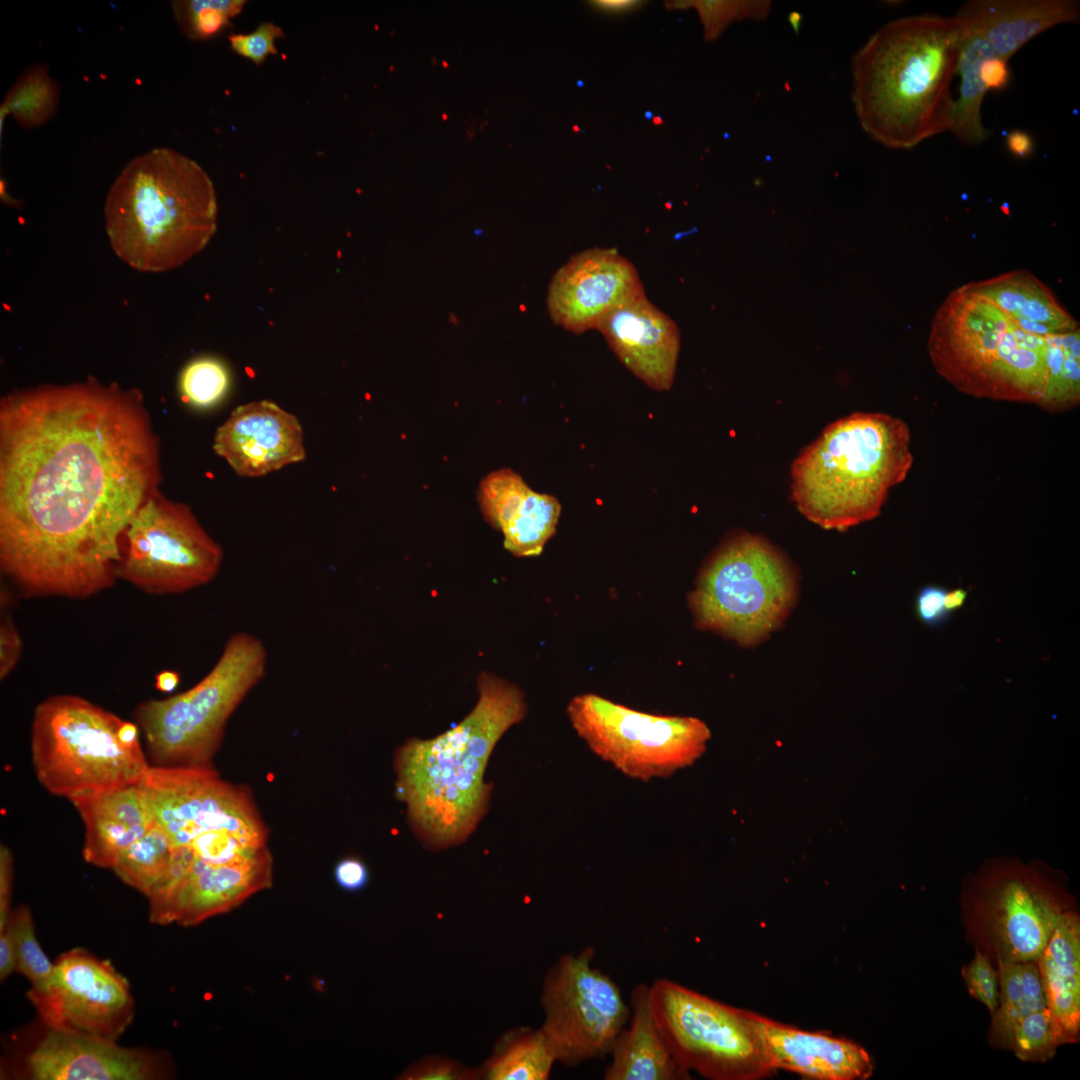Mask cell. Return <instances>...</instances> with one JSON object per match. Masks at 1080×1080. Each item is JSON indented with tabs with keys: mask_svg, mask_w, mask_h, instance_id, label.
I'll list each match as a JSON object with an SVG mask.
<instances>
[{
	"mask_svg": "<svg viewBox=\"0 0 1080 1080\" xmlns=\"http://www.w3.org/2000/svg\"><path fill=\"white\" fill-rule=\"evenodd\" d=\"M796 587L785 556L765 539L744 533L715 552L689 601L699 627L753 646L783 623Z\"/></svg>",
	"mask_w": 1080,
	"mask_h": 1080,
	"instance_id": "9",
	"label": "cell"
},
{
	"mask_svg": "<svg viewBox=\"0 0 1080 1080\" xmlns=\"http://www.w3.org/2000/svg\"><path fill=\"white\" fill-rule=\"evenodd\" d=\"M27 1062L38 1080H147L160 1072L151 1053L57 1029L48 1030Z\"/></svg>",
	"mask_w": 1080,
	"mask_h": 1080,
	"instance_id": "19",
	"label": "cell"
},
{
	"mask_svg": "<svg viewBox=\"0 0 1080 1080\" xmlns=\"http://www.w3.org/2000/svg\"><path fill=\"white\" fill-rule=\"evenodd\" d=\"M573 131H575V132H582V131L580 130V128L578 127V125H574V126H573Z\"/></svg>",
	"mask_w": 1080,
	"mask_h": 1080,
	"instance_id": "56",
	"label": "cell"
},
{
	"mask_svg": "<svg viewBox=\"0 0 1080 1080\" xmlns=\"http://www.w3.org/2000/svg\"><path fill=\"white\" fill-rule=\"evenodd\" d=\"M555 1056L540 1028L515 1027L496 1042L481 1067L487 1080H546Z\"/></svg>",
	"mask_w": 1080,
	"mask_h": 1080,
	"instance_id": "30",
	"label": "cell"
},
{
	"mask_svg": "<svg viewBox=\"0 0 1080 1080\" xmlns=\"http://www.w3.org/2000/svg\"><path fill=\"white\" fill-rule=\"evenodd\" d=\"M334 879L343 890L358 892L367 886L370 873L364 861L357 857H346L336 864Z\"/></svg>",
	"mask_w": 1080,
	"mask_h": 1080,
	"instance_id": "46",
	"label": "cell"
},
{
	"mask_svg": "<svg viewBox=\"0 0 1080 1080\" xmlns=\"http://www.w3.org/2000/svg\"><path fill=\"white\" fill-rule=\"evenodd\" d=\"M173 849L165 832L154 824L121 853L112 869L124 883L147 896L164 875Z\"/></svg>",
	"mask_w": 1080,
	"mask_h": 1080,
	"instance_id": "34",
	"label": "cell"
},
{
	"mask_svg": "<svg viewBox=\"0 0 1080 1080\" xmlns=\"http://www.w3.org/2000/svg\"><path fill=\"white\" fill-rule=\"evenodd\" d=\"M114 253L147 273L175 269L199 253L217 229L212 180L189 157L155 148L133 158L112 184L104 207Z\"/></svg>",
	"mask_w": 1080,
	"mask_h": 1080,
	"instance_id": "4",
	"label": "cell"
},
{
	"mask_svg": "<svg viewBox=\"0 0 1080 1080\" xmlns=\"http://www.w3.org/2000/svg\"><path fill=\"white\" fill-rule=\"evenodd\" d=\"M531 489L509 468L489 473L479 485L478 503L487 523L502 530L517 513Z\"/></svg>",
	"mask_w": 1080,
	"mask_h": 1080,
	"instance_id": "36",
	"label": "cell"
},
{
	"mask_svg": "<svg viewBox=\"0 0 1080 1080\" xmlns=\"http://www.w3.org/2000/svg\"><path fill=\"white\" fill-rule=\"evenodd\" d=\"M1062 1044L1060 1033L1047 1007L1025 1017L1013 1029L1008 1048L1023 1061H1047Z\"/></svg>",
	"mask_w": 1080,
	"mask_h": 1080,
	"instance_id": "39",
	"label": "cell"
},
{
	"mask_svg": "<svg viewBox=\"0 0 1080 1080\" xmlns=\"http://www.w3.org/2000/svg\"><path fill=\"white\" fill-rule=\"evenodd\" d=\"M959 39L953 17L918 14L884 24L854 53L851 99L871 139L910 150L950 132Z\"/></svg>",
	"mask_w": 1080,
	"mask_h": 1080,
	"instance_id": "3",
	"label": "cell"
},
{
	"mask_svg": "<svg viewBox=\"0 0 1080 1080\" xmlns=\"http://www.w3.org/2000/svg\"><path fill=\"white\" fill-rule=\"evenodd\" d=\"M263 642L248 632L233 634L208 674L196 685L165 699L140 703L134 718L154 766H212L226 724L266 673Z\"/></svg>",
	"mask_w": 1080,
	"mask_h": 1080,
	"instance_id": "7",
	"label": "cell"
},
{
	"mask_svg": "<svg viewBox=\"0 0 1080 1080\" xmlns=\"http://www.w3.org/2000/svg\"><path fill=\"white\" fill-rule=\"evenodd\" d=\"M5 929L10 933L16 952V971L32 984L27 996L32 1004L42 1000L52 989L55 965L39 945L30 910L19 906L11 911Z\"/></svg>",
	"mask_w": 1080,
	"mask_h": 1080,
	"instance_id": "35",
	"label": "cell"
},
{
	"mask_svg": "<svg viewBox=\"0 0 1080 1080\" xmlns=\"http://www.w3.org/2000/svg\"><path fill=\"white\" fill-rule=\"evenodd\" d=\"M477 684L478 700L458 724L433 738H410L394 754L396 797L430 850L458 846L475 831L491 796L484 780L489 758L527 712L517 685L488 672Z\"/></svg>",
	"mask_w": 1080,
	"mask_h": 1080,
	"instance_id": "2",
	"label": "cell"
},
{
	"mask_svg": "<svg viewBox=\"0 0 1080 1080\" xmlns=\"http://www.w3.org/2000/svg\"><path fill=\"white\" fill-rule=\"evenodd\" d=\"M654 1021L677 1065L710 1080H756L773 1073L756 1013L673 980L649 985Z\"/></svg>",
	"mask_w": 1080,
	"mask_h": 1080,
	"instance_id": "10",
	"label": "cell"
},
{
	"mask_svg": "<svg viewBox=\"0 0 1080 1080\" xmlns=\"http://www.w3.org/2000/svg\"><path fill=\"white\" fill-rule=\"evenodd\" d=\"M652 121H653V124H654V125H657V126H660V125H663V124H664V121H663V119L661 118V116H654V117L652 118Z\"/></svg>",
	"mask_w": 1080,
	"mask_h": 1080,
	"instance_id": "54",
	"label": "cell"
},
{
	"mask_svg": "<svg viewBox=\"0 0 1080 1080\" xmlns=\"http://www.w3.org/2000/svg\"><path fill=\"white\" fill-rule=\"evenodd\" d=\"M969 900L985 923L997 959L1037 961L1067 911V895L1042 871L1011 859L987 866L971 883Z\"/></svg>",
	"mask_w": 1080,
	"mask_h": 1080,
	"instance_id": "15",
	"label": "cell"
},
{
	"mask_svg": "<svg viewBox=\"0 0 1080 1080\" xmlns=\"http://www.w3.org/2000/svg\"><path fill=\"white\" fill-rule=\"evenodd\" d=\"M13 883V857L4 845L0 848V931L6 927L10 911Z\"/></svg>",
	"mask_w": 1080,
	"mask_h": 1080,
	"instance_id": "47",
	"label": "cell"
},
{
	"mask_svg": "<svg viewBox=\"0 0 1080 1080\" xmlns=\"http://www.w3.org/2000/svg\"><path fill=\"white\" fill-rule=\"evenodd\" d=\"M592 6L609 13H623L640 6L639 1L631 0H598L592 1Z\"/></svg>",
	"mask_w": 1080,
	"mask_h": 1080,
	"instance_id": "51",
	"label": "cell"
},
{
	"mask_svg": "<svg viewBox=\"0 0 1080 1080\" xmlns=\"http://www.w3.org/2000/svg\"><path fill=\"white\" fill-rule=\"evenodd\" d=\"M756 1021L773 1070L818 1080H859L872 1074L869 1054L851 1040L807 1032L759 1014Z\"/></svg>",
	"mask_w": 1080,
	"mask_h": 1080,
	"instance_id": "22",
	"label": "cell"
},
{
	"mask_svg": "<svg viewBox=\"0 0 1080 1080\" xmlns=\"http://www.w3.org/2000/svg\"><path fill=\"white\" fill-rule=\"evenodd\" d=\"M1004 143L1008 152L1020 159L1029 158L1035 150L1032 136L1022 129L1010 130L1005 136Z\"/></svg>",
	"mask_w": 1080,
	"mask_h": 1080,
	"instance_id": "49",
	"label": "cell"
},
{
	"mask_svg": "<svg viewBox=\"0 0 1080 1080\" xmlns=\"http://www.w3.org/2000/svg\"><path fill=\"white\" fill-rule=\"evenodd\" d=\"M213 450L244 477H260L306 457L297 417L269 400L236 407L214 435Z\"/></svg>",
	"mask_w": 1080,
	"mask_h": 1080,
	"instance_id": "18",
	"label": "cell"
},
{
	"mask_svg": "<svg viewBox=\"0 0 1080 1080\" xmlns=\"http://www.w3.org/2000/svg\"><path fill=\"white\" fill-rule=\"evenodd\" d=\"M997 960L999 1004L992 1013L990 1036L997 1045L1008 1048L1015 1026L1047 1005L1036 961Z\"/></svg>",
	"mask_w": 1080,
	"mask_h": 1080,
	"instance_id": "29",
	"label": "cell"
},
{
	"mask_svg": "<svg viewBox=\"0 0 1080 1080\" xmlns=\"http://www.w3.org/2000/svg\"><path fill=\"white\" fill-rule=\"evenodd\" d=\"M968 592L964 588H956L950 591H946L944 599V607L946 612L951 615L953 612L961 609L967 599Z\"/></svg>",
	"mask_w": 1080,
	"mask_h": 1080,
	"instance_id": "52",
	"label": "cell"
},
{
	"mask_svg": "<svg viewBox=\"0 0 1080 1080\" xmlns=\"http://www.w3.org/2000/svg\"><path fill=\"white\" fill-rule=\"evenodd\" d=\"M123 720L85 698L61 694L37 705L31 727L36 777L51 794L72 801L136 784L150 767L143 750L118 737Z\"/></svg>",
	"mask_w": 1080,
	"mask_h": 1080,
	"instance_id": "8",
	"label": "cell"
},
{
	"mask_svg": "<svg viewBox=\"0 0 1080 1080\" xmlns=\"http://www.w3.org/2000/svg\"><path fill=\"white\" fill-rule=\"evenodd\" d=\"M180 682V675L176 671L163 670L156 675L155 686L157 690L170 693Z\"/></svg>",
	"mask_w": 1080,
	"mask_h": 1080,
	"instance_id": "53",
	"label": "cell"
},
{
	"mask_svg": "<svg viewBox=\"0 0 1080 1080\" xmlns=\"http://www.w3.org/2000/svg\"><path fill=\"white\" fill-rule=\"evenodd\" d=\"M59 96V85L50 76L48 68L42 64L33 65L8 90L0 107V123L11 115L23 128L42 126L55 115Z\"/></svg>",
	"mask_w": 1080,
	"mask_h": 1080,
	"instance_id": "31",
	"label": "cell"
},
{
	"mask_svg": "<svg viewBox=\"0 0 1080 1080\" xmlns=\"http://www.w3.org/2000/svg\"><path fill=\"white\" fill-rule=\"evenodd\" d=\"M927 347L938 374L967 395L1038 406L1045 396L1046 336L1025 331L967 284L936 310Z\"/></svg>",
	"mask_w": 1080,
	"mask_h": 1080,
	"instance_id": "6",
	"label": "cell"
},
{
	"mask_svg": "<svg viewBox=\"0 0 1080 1080\" xmlns=\"http://www.w3.org/2000/svg\"><path fill=\"white\" fill-rule=\"evenodd\" d=\"M401 1080H478L481 1068H472L442 1055H428L409 1065Z\"/></svg>",
	"mask_w": 1080,
	"mask_h": 1080,
	"instance_id": "41",
	"label": "cell"
},
{
	"mask_svg": "<svg viewBox=\"0 0 1080 1080\" xmlns=\"http://www.w3.org/2000/svg\"><path fill=\"white\" fill-rule=\"evenodd\" d=\"M567 713L576 733L597 756L642 781L665 778L692 765L711 737L700 719L653 715L591 693L574 697Z\"/></svg>",
	"mask_w": 1080,
	"mask_h": 1080,
	"instance_id": "11",
	"label": "cell"
},
{
	"mask_svg": "<svg viewBox=\"0 0 1080 1080\" xmlns=\"http://www.w3.org/2000/svg\"><path fill=\"white\" fill-rule=\"evenodd\" d=\"M23 642L15 623L9 616L2 617L0 624V679L4 680L17 666Z\"/></svg>",
	"mask_w": 1080,
	"mask_h": 1080,
	"instance_id": "45",
	"label": "cell"
},
{
	"mask_svg": "<svg viewBox=\"0 0 1080 1080\" xmlns=\"http://www.w3.org/2000/svg\"><path fill=\"white\" fill-rule=\"evenodd\" d=\"M560 514L561 504L557 498L531 490L501 530L504 547L518 557L539 555L554 535Z\"/></svg>",
	"mask_w": 1080,
	"mask_h": 1080,
	"instance_id": "33",
	"label": "cell"
},
{
	"mask_svg": "<svg viewBox=\"0 0 1080 1080\" xmlns=\"http://www.w3.org/2000/svg\"><path fill=\"white\" fill-rule=\"evenodd\" d=\"M946 589L941 585L929 584L917 593L915 610L923 624L930 628H939L946 623L950 615L944 607Z\"/></svg>",
	"mask_w": 1080,
	"mask_h": 1080,
	"instance_id": "44",
	"label": "cell"
},
{
	"mask_svg": "<svg viewBox=\"0 0 1080 1080\" xmlns=\"http://www.w3.org/2000/svg\"><path fill=\"white\" fill-rule=\"evenodd\" d=\"M51 991L34 1004L49 1029L116 1041L130 1025L127 980L107 961L75 948L56 961Z\"/></svg>",
	"mask_w": 1080,
	"mask_h": 1080,
	"instance_id": "16",
	"label": "cell"
},
{
	"mask_svg": "<svg viewBox=\"0 0 1080 1080\" xmlns=\"http://www.w3.org/2000/svg\"><path fill=\"white\" fill-rule=\"evenodd\" d=\"M700 16L706 41L716 40L733 21L762 20L770 12L769 1H691Z\"/></svg>",
	"mask_w": 1080,
	"mask_h": 1080,
	"instance_id": "40",
	"label": "cell"
},
{
	"mask_svg": "<svg viewBox=\"0 0 1080 1080\" xmlns=\"http://www.w3.org/2000/svg\"><path fill=\"white\" fill-rule=\"evenodd\" d=\"M244 0L173 1L174 17L187 37L206 39L217 35L244 8Z\"/></svg>",
	"mask_w": 1080,
	"mask_h": 1080,
	"instance_id": "38",
	"label": "cell"
},
{
	"mask_svg": "<svg viewBox=\"0 0 1080 1080\" xmlns=\"http://www.w3.org/2000/svg\"><path fill=\"white\" fill-rule=\"evenodd\" d=\"M967 286L989 299L1031 334L1047 336L1079 328L1076 319L1052 291L1027 270L1010 271Z\"/></svg>",
	"mask_w": 1080,
	"mask_h": 1080,
	"instance_id": "27",
	"label": "cell"
},
{
	"mask_svg": "<svg viewBox=\"0 0 1080 1080\" xmlns=\"http://www.w3.org/2000/svg\"><path fill=\"white\" fill-rule=\"evenodd\" d=\"M16 971V952L10 933L4 929L0 931V979H6Z\"/></svg>",
	"mask_w": 1080,
	"mask_h": 1080,
	"instance_id": "50",
	"label": "cell"
},
{
	"mask_svg": "<svg viewBox=\"0 0 1080 1080\" xmlns=\"http://www.w3.org/2000/svg\"><path fill=\"white\" fill-rule=\"evenodd\" d=\"M139 787L154 823L172 846H187L198 835L228 831L267 843L269 830L243 786L223 780L212 766L150 765Z\"/></svg>",
	"mask_w": 1080,
	"mask_h": 1080,
	"instance_id": "14",
	"label": "cell"
},
{
	"mask_svg": "<svg viewBox=\"0 0 1080 1080\" xmlns=\"http://www.w3.org/2000/svg\"><path fill=\"white\" fill-rule=\"evenodd\" d=\"M595 949L561 955L544 975L540 1027L556 1062L568 1068L610 1055L630 1006L618 985L593 966Z\"/></svg>",
	"mask_w": 1080,
	"mask_h": 1080,
	"instance_id": "13",
	"label": "cell"
},
{
	"mask_svg": "<svg viewBox=\"0 0 1080 1080\" xmlns=\"http://www.w3.org/2000/svg\"><path fill=\"white\" fill-rule=\"evenodd\" d=\"M643 296L639 274L628 259L616 249L593 248L558 269L547 307L556 324L580 334L598 329L614 311Z\"/></svg>",
	"mask_w": 1080,
	"mask_h": 1080,
	"instance_id": "17",
	"label": "cell"
},
{
	"mask_svg": "<svg viewBox=\"0 0 1080 1080\" xmlns=\"http://www.w3.org/2000/svg\"><path fill=\"white\" fill-rule=\"evenodd\" d=\"M1037 965L1046 1005L1062 1044L1076 1042L1080 1029V923L1067 910L1055 926Z\"/></svg>",
	"mask_w": 1080,
	"mask_h": 1080,
	"instance_id": "26",
	"label": "cell"
},
{
	"mask_svg": "<svg viewBox=\"0 0 1080 1080\" xmlns=\"http://www.w3.org/2000/svg\"><path fill=\"white\" fill-rule=\"evenodd\" d=\"M981 83L985 90H1003L1009 84L1011 72L1008 61L992 58L984 61L979 69Z\"/></svg>",
	"mask_w": 1080,
	"mask_h": 1080,
	"instance_id": "48",
	"label": "cell"
},
{
	"mask_svg": "<svg viewBox=\"0 0 1080 1080\" xmlns=\"http://www.w3.org/2000/svg\"><path fill=\"white\" fill-rule=\"evenodd\" d=\"M912 464L906 423L854 413L827 426L794 460L791 495L809 521L842 531L877 517Z\"/></svg>",
	"mask_w": 1080,
	"mask_h": 1080,
	"instance_id": "5",
	"label": "cell"
},
{
	"mask_svg": "<svg viewBox=\"0 0 1080 1080\" xmlns=\"http://www.w3.org/2000/svg\"><path fill=\"white\" fill-rule=\"evenodd\" d=\"M958 25L960 39L956 74L960 82L950 132L962 143L978 146L992 134L982 120V103L987 91L981 83L979 69L984 61L996 56L991 44L981 34L959 23Z\"/></svg>",
	"mask_w": 1080,
	"mask_h": 1080,
	"instance_id": "28",
	"label": "cell"
},
{
	"mask_svg": "<svg viewBox=\"0 0 1080 1080\" xmlns=\"http://www.w3.org/2000/svg\"><path fill=\"white\" fill-rule=\"evenodd\" d=\"M629 1025L616 1038L605 1080H687L690 1074L673 1059L651 1013L649 985L635 986L630 994Z\"/></svg>",
	"mask_w": 1080,
	"mask_h": 1080,
	"instance_id": "25",
	"label": "cell"
},
{
	"mask_svg": "<svg viewBox=\"0 0 1080 1080\" xmlns=\"http://www.w3.org/2000/svg\"><path fill=\"white\" fill-rule=\"evenodd\" d=\"M621 362L648 386L668 390L680 350L674 321L646 296L609 315L598 327Z\"/></svg>",
	"mask_w": 1080,
	"mask_h": 1080,
	"instance_id": "20",
	"label": "cell"
},
{
	"mask_svg": "<svg viewBox=\"0 0 1080 1080\" xmlns=\"http://www.w3.org/2000/svg\"><path fill=\"white\" fill-rule=\"evenodd\" d=\"M161 481L138 389L88 377L0 400V568L26 598L112 587L125 530Z\"/></svg>",
	"mask_w": 1080,
	"mask_h": 1080,
	"instance_id": "1",
	"label": "cell"
},
{
	"mask_svg": "<svg viewBox=\"0 0 1080 1080\" xmlns=\"http://www.w3.org/2000/svg\"><path fill=\"white\" fill-rule=\"evenodd\" d=\"M644 115H645V118L648 119V120L652 119L654 117V115H653V113L651 111H646Z\"/></svg>",
	"mask_w": 1080,
	"mask_h": 1080,
	"instance_id": "55",
	"label": "cell"
},
{
	"mask_svg": "<svg viewBox=\"0 0 1080 1080\" xmlns=\"http://www.w3.org/2000/svg\"><path fill=\"white\" fill-rule=\"evenodd\" d=\"M271 882L272 857L268 847L248 860L227 865H210L195 857L158 924H199L235 908L268 888Z\"/></svg>",
	"mask_w": 1080,
	"mask_h": 1080,
	"instance_id": "21",
	"label": "cell"
},
{
	"mask_svg": "<svg viewBox=\"0 0 1080 1080\" xmlns=\"http://www.w3.org/2000/svg\"><path fill=\"white\" fill-rule=\"evenodd\" d=\"M962 975L970 995L993 1013L999 1004V977L988 957L977 951Z\"/></svg>",
	"mask_w": 1080,
	"mask_h": 1080,
	"instance_id": "43",
	"label": "cell"
},
{
	"mask_svg": "<svg viewBox=\"0 0 1080 1080\" xmlns=\"http://www.w3.org/2000/svg\"><path fill=\"white\" fill-rule=\"evenodd\" d=\"M222 561L221 546L190 507L157 491L125 530L117 578L147 594H181L214 580Z\"/></svg>",
	"mask_w": 1080,
	"mask_h": 1080,
	"instance_id": "12",
	"label": "cell"
},
{
	"mask_svg": "<svg viewBox=\"0 0 1080 1080\" xmlns=\"http://www.w3.org/2000/svg\"><path fill=\"white\" fill-rule=\"evenodd\" d=\"M577 84H578L579 87H583V85H584V83L581 80L577 81Z\"/></svg>",
	"mask_w": 1080,
	"mask_h": 1080,
	"instance_id": "57",
	"label": "cell"
},
{
	"mask_svg": "<svg viewBox=\"0 0 1080 1080\" xmlns=\"http://www.w3.org/2000/svg\"><path fill=\"white\" fill-rule=\"evenodd\" d=\"M84 823L86 862L111 868L121 853L155 823L139 783L71 801Z\"/></svg>",
	"mask_w": 1080,
	"mask_h": 1080,
	"instance_id": "24",
	"label": "cell"
},
{
	"mask_svg": "<svg viewBox=\"0 0 1080 1080\" xmlns=\"http://www.w3.org/2000/svg\"><path fill=\"white\" fill-rule=\"evenodd\" d=\"M953 18L981 34L996 58L1009 61L1041 33L1061 24L1078 23L1076 0H969Z\"/></svg>",
	"mask_w": 1080,
	"mask_h": 1080,
	"instance_id": "23",
	"label": "cell"
},
{
	"mask_svg": "<svg viewBox=\"0 0 1080 1080\" xmlns=\"http://www.w3.org/2000/svg\"><path fill=\"white\" fill-rule=\"evenodd\" d=\"M284 37V32L279 26L270 21H264L253 32L231 34L228 40L235 53L259 66L269 55L278 53L275 41Z\"/></svg>",
	"mask_w": 1080,
	"mask_h": 1080,
	"instance_id": "42",
	"label": "cell"
},
{
	"mask_svg": "<svg viewBox=\"0 0 1080 1080\" xmlns=\"http://www.w3.org/2000/svg\"><path fill=\"white\" fill-rule=\"evenodd\" d=\"M1048 384L1039 407L1069 411L1080 400V328L1046 336Z\"/></svg>",
	"mask_w": 1080,
	"mask_h": 1080,
	"instance_id": "32",
	"label": "cell"
},
{
	"mask_svg": "<svg viewBox=\"0 0 1080 1080\" xmlns=\"http://www.w3.org/2000/svg\"><path fill=\"white\" fill-rule=\"evenodd\" d=\"M228 367L215 357L203 356L187 363L181 370L178 390L181 400L197 409L219 404L230 388Z\"/></svg>",
	"mask_w": 1080,
	"mask_h": 1080,
	"instance_id": "37",
	"label": "cell"
}]
</instances>
